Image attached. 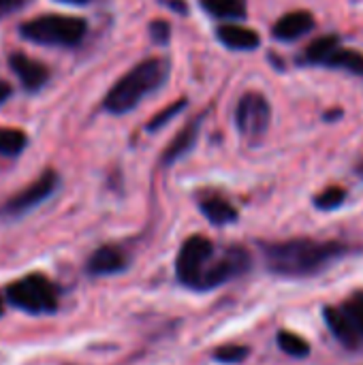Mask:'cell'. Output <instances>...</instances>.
Instances as JSON below:
<instances>
[{"label": "cell", "mask_w": 363, "mask_h": 365, "mask_svg": "<svg viewBox=\"0 0 363 365\" xmlns=\"http://www.w3.org/2000/svg\"><path fill=\"white\" fill-rule=\"evenodd\" d=\"M344 252L347 248L338 242L289 240L265 246V265L276 276L308 278L329 267Z\"/></svg>", "instance_id": "6da1fadb"}, {"label": "cell", "mask_w": 363, "mask_h": 365, "mask_svg": "<svg viewBox=\"0 0 363 365\" xmlns=\"http://www.w3.org/2000/svg\"><path fill=\"white\" fill-rule=\"evenodd\" d=\"M169 77V62L160 58H150L133 66L122 79L113 83L103 101V109L122 115L133 111L145 96L156 92Z\"/></svg>", "instance_id": "7a4b0ae2"}, {"label": "cell", "mask_w": 363, "mask_h": 365, "mask_svg": "<svg viewBox=\"0 0 363 365\" xmlns=\"http://www.w3.org/2000/svg\"><path fill=\"white\" fill-rule=\"evenodd\" d=\"M86 32H88V24L83 17L58 15V13L39 15L19 26L21 38L47 47H77L83 41Z\"/></svg>", "instance_id": "3957f363"}, {"label": "cell", "mask_w": 363, "mask_h": 365, "mask_svg": "<svg viewBox=\"0 0 363 365\" xmlns=\"http://www.w3.org/2000/svg\"><path fill=\"white\" fill-rule=\"evenodd\" d=\"M6 302L28 314H53L58 310V289L43 274H30L6 289Z\"/></svg>", "instance_id": "277c9868"}, {"label": "cell", "mask_w": 363, "mask_h": 365, "mask_svg": "<svg viewBox=\"0 0 363 365\" xmlns=\"http://www.w3.org/2000/svg\"><path fill=\"white\" fill-rule=\"evenodd\" d=\"M214 259V244L203 237V235H193L188 237L175 259V276L178 280L188 287V289H197L201 287V280L210 267Z\"/></svg>", "instance_id": "5b68a950"}, {"label": "cell", "mask_w": 363, "mask_h": 365, "mask_svg": "<svg viewBox=\"0 0 363 365\" xmlns=\"http://www.w3.org/2000/svg\"><path fill=\"white\" fill-rule=\"evenodd\" d=\"M60 184V178L53 169L43 171L30 186H26L21 192H17L15 197H11L2 207H0V218H21L28 212H32L34 207H39L43 201H47L56 188Z\"/></svg>", "instance_id": "8992f818"}, {"label": "cell", "mask_w": 363, "mask_h": 365, "mask_svg": "<svg viewBox=\"0 0 363 365\" xmlns=\"http://www.w3.org/2000/svg\"><path fill=\"white\" fill-rule=\"evenodd\" d=\"M270 120H272V109L263 94L248 92L240 98L235 109V124L242 137L250 141L261 139L270 126Z\"/></svg>", "instance_id": "52a82bcc"}, {"label": "cell", "mask_w": 363, "mask_h": 365, "mask_svg": "<svg viewBox=\"0 0 363 365\" xmlns=\"http://www.w3.org/2000/svg\"><path fill=\"white\" fill-rule=\"evenodd\" d=\"M252 265V259L248 255V250L240 248V246H233L229 250L223 252V257H214L203 280H201V287L199 291H212L220 284H227L229 280L246 274Z\"/></svg>", "instance_id": "ba28073f"}, {"label": "cell", "mask_w": 363, "mask_h": 365, "mask_svg": "<svg viewBox=\"0 0 363 365\" xmlns=\"http://www.w3.org/2000/svg\"><path fill=\"white\" fill-rule=\"evenodd\" d=\"M9 66L28 92H39L49 79V68L21 51L9 56Z\"/></svg>", "instance_id": "9c48e42d"}, {"label": "cell", "mask_w": 363, "mask_h": 365, "mask_svg": "<svg viewBox=\"0 0 363 365\" xmlns=\"http://www.w3.org/2000/svg\"><path fill=\"white\" fill-rule=\"evenodd\" d=\"M126 255L116 248V246H103L96 252H92V257L88 259V274L90 276H113L126 269Z\"/></svg>", "instance_id": "30bf717a"}, {"label": "cell", "mask_w": 363, "mask_h": 365, "mask_svg": "<svg viewBox=\"0 0 363 365\" xmlns=\"http://www.w3.org/2000/svg\"><path fill=\"white\" fill-rule=\"evenodd\" d=\"M315 28V17L308 11H293L282 15L274 26V36L278 41H295Z\"/></svg>", "instance_id": "8fae6325"}, {"label": "cell", "mask_w": 363, "mask_h": 365, "mask_svg": "<svg viewBox=\"0 0 363 365\" xmlns=\"http://www.w3.org/2000/svg\"><path fill=\"white\" fill-rule=\"evenodd\" d=\"M323 314H325L327 327L334 331V336H336L344 346L357 349V346L362 344V342H359V336H357V331H355V327H353V323H351V319H349V314L344 312V308H342V310H338V308H325Z\"/></svg>", "instance_id": "7c38bea8"}, {"label": "cell", "mask_w": 363, "mask_h": 365, "mask_svg": "<svg viewBox=\"0 0 363 365\" xmlns=\"http://www.w3.org/2000/svg\"><path fill=\"white\" fill-rule=\"evenodd\" d=\"M199 126H201V120H195L193 124H188V126L173 139V143H171V145L165 150V154H163V165H165V167H169V165L178 163L182 156L190 154V150L195 148L197 137H199Z\"/></svg>", "instance_id": "4fadbf2b"}, {"label": "cell", "mask_w": 363, "mask_h": 365, "mask_svg": "<svg viewBox=\"0 0 363 365\" xmlns=\"http://www.w3.org/2000/svg\"><path fill=\"white\" fill-rule=\"evenodd\" d=\"M216 34H218V38H220L227 47H231V49H242V51L255 49V47H259V43H261V38H259V34H257L255 30L244 28V26H233V24L220 26V28L216 30Z\"/></svg>", "instance_id": "5bb4252c"}, {"label": "cell", "mask_w": 363, "mask_h": 365, "mask_svg": "<svg viewBox=\"0 0 363 365\" xmlns=\"http://www.w3.org/2000/svg\"><path fill=\"white\" fill-rule=\"evenodd\" d=\"M199 207H201V214H203L212 225H216V227H225V225H231V222L237 220L235 207H233L229 201L220 199V197H208V199L201 201Z\"/></svg>", "instance_id": "9a60e30c"}, {"label": "cell", "mask_w": 363, "mask_h": 365, "mask_svg": "<svg viewBox=\"0 0 363 365\" xmlns=\"http://www.w3.org/2000/svg\"><path fill=\"white\" fill-rule=\"evenodd\" d=\"M201 4L220 19H240L246 15V0H201Z\"/></svg>", "instance_id": "2e32d148"}, {"label": "cell", "mask_w": 363, "mask_h": 365, "mask_svg": "<svg viewBox=\"0 0 363 365\" xmlns=\"http://www.w3.org/2000/svg\"><path fill=\"white\" fill-rule=\"evenodd\" d=\"M327 66H334V68H342V71H349L353 75H359L363 77V53L355 51V49H336L334 56L327 60Z\"/></svg>", "instance_id": "e0dca14e"}, {"label": "cell", "mask_w": 363, "mask_h": 365, "mask_svg": "<svg viewBox=\"0 0 363 365\" xmlns=\"http://www.w3.org/2000/svg\"><path fill=\"white\" fill-rule=\"evenodd\" d=\"M340 47V38L334 36V34H327V36H321L317 38L308 49H306V58L315 64H327V60L334 56V51Z\"/></svg>", "instance_id": "ac0fdd59"}, {"label": "cell", "mask_w": 363, "mask_h": 365, "mask_svg": "<svg viewBox=\"0 0 363 365\" xmlns=\"http://www.w3.org/2000/svg\"><path fill=\"white\" fill-rule=\"evenodd\" d=\"M28 145V137L19 128H0V156H19Z\"/></svg>", "instance_id": "d6986e66"}, {"label": "cell", "mask_w": 363, "mask_h": 365, "mask_svg": "<svg viewBox=\"0 0 363 365\" xmlns=\"http://www.w3.org/2000/svg\"><path fill=\"white\" fill-rule=\"evenodd\" d=\"M278 346H280V351H285L289 357H295V359H304L310 355V344L302 336L291 334V331L278 334Z\"/></svg>", "instance_id": "ffe728a7"}, {"label": "cell", "mask_w": 363, "mask_h": 365, "mask_svg": "<svg viewBox=\"0 0 363 365\" xmlns=\"http://www.w3.org/2000/svg\"><path fill=\"white\" fill-rule=\"evenodd\" d=\"M347 199V190L340 188V186H332L327 190H323L317 199H315V205L319 210H325V212H332V210H338Z\"/></svg>", "instance_id": "44dd1931"}, {"label": "cell", "mask_w": 363, "mask_h": 365, "mask_svg": "<svg viewBox=\"0 0 363 365\" xmlns=\"http://www.w3.org/2000/svg\"><path fill=\"white\" fill-rule=\"evenodd\" d=\"M184 107H186V98H180L178 103H173V105H169V107H165L160 113H156L152 120H150V124H148V130L152 133V130H158V128H163V126H167L175 115H180L182 111H184Z\"/></svg>", "instance_id": "7402d4cb"}, {"label": "cell", "mask_w": 363, "mask_h": 365, "mask_svg": "<svg viewBox=\"0 0 363 365\" xmlns=\"http://www.w3.org/2000/svg\"><path fill=\"white\" fill-rule=\"evenodd\" d=\"M248 357V349L246 346H220L214 351V359L218 364H240Z\"/></svg>", "instance_id": "603a6c76"}, {"label": "cell", "mask_w": 363, "mask_h": 365, "mask_svg": "<svg viewBox=\"0 0 363 365\" xmlns=\"http://www.w3.org/2000/svg\"><path fill=\"white\" fill-rule=\"evenodd\" d=\"M344 312L349 314V319L359 336V342H363V293L355 295V299L344 308Z\"/></svg>", "instance_id": "cb8c5ba5"}, {"label": "cell", "mask_w": 363, "mask_h": 365, "mask_svg": "<svg viewBox=\"0 0 363 365\" xmlns=\"http://www.w3.org/2000/svg\"><path fill=\"white\" fill-rule=\"evenodd\" d=\"M150 34L158 45H167L169 38H171V26L165 19H156V21L150 24Z\"/></svg>", "instance_id": "d4e9b609"}, {"label": "cell", "mask_w": 363, "mask_h": 365, "mask_svg": "<svg viewBox=\"0 0 363 365\" xmlns=\"http://www.w3.org/2000/svg\"><path fill=\"white\" fill-rule=\"evenodd\" d=\"M30 0H0V17H6L11 13L21 11Z\"/></svg>", "instance_id": "484cf974"}, {"label": "cell", "mask_w": 363, "mask_h": 365, "mask_svg": "<svg viewBox=\"0 0 363 365\" xmlns=\"http://www.w3.org/2000/svg\"><path fill=\"white\" fill-rule=\"evenodd\" d=\"M11 94H13V88L9 86V81H4V79L0 77V105H2Z\"/></svg>", "instance_id": "4316f807"}, {"label": "cell", "mask_w": 363, "mask_h": 365, "mask_svg": "<svg viewBox=\"0 0 363 365\" xmlns=\"http://www.w3.org/2000/svg\"><path fill=\"white\" fill-rule=\"evenodd\" d=\"M169 6H171V9H178L180 13H184V11H186V6H184L182 2H178V0H171V2H169Z\"/></svg>", "instance_id": "83f0119b"}, {"label": "cell", "mask_w": 363, "mask_h": 365, "mask_svg": "<svg viewBox=\"0 0 363 365\" xmlns=\"http://www.w3.org/2000/svg\"><path fill=\"white\" fill-rule=\"evenodd\" d=\"M58 2H66V4H86L90 0H58Z\"/></svg>", "instance_id": "f1b7e54d"}, {"label": "cell", "mask_w": 363, "mask_h": 365, "mask_svg": "<svg viewBox=\"0 0 363 365\" xmlns=\"http://www.w3.org/2000/svg\"><path fill=\"white\" fill-rule=\"evenodd\" d=\"M2 312H4V299L0 297V317H2Z\"/></svg>", "instance_id": "f546056e"}]
</instances>
